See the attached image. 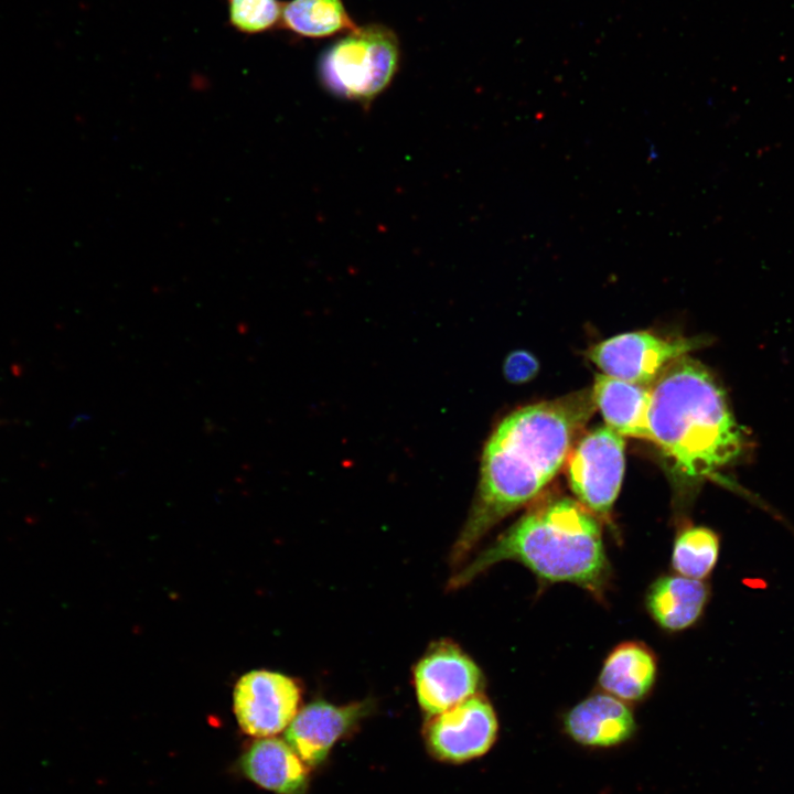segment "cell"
Segmentation results:
<instances>
[{
  "mask_svg": "<svg viewBox=\"0 0 794 794\" xmlns=\"http://www.w3.org/2000/svg\"><path fill=\"white\" fill-rule=\"evenodd\" d=\"M596 408L591 389H582L519 408L497 425L484 447L476 494L450 554L454 568L503 518L538 496L568 460Z\"/></svg>",
  "mask_w": 794,
  "mask_h": 794,
  "instance_id": "6da1fadb",
  "label": "cell"
},
{
  "mask_svg": "<svg viewBox=\"0 0 794 794\" xmlns=\"http://www.w3.org/2000/svg\"><path fill=\"white\" fill-rule=\"evenodd\" d=\"M503 560L519 561L540 579L575 583L599 597L610 575L599 518L566 496L549 497L534 505L463 564L448 588H463Z\"/></svg>",
  "mask_w": 794,
  "mask_h": 794,
  "instance_id": "7a4b0ae2",
  "label": "cell"
},
{
  "mask_svg": "<svg viewBox=\"0 0 794 794\" xmlns=\"http://www.w3.org/2000/svg\"><path fill=\"white\" fill-rule=\"evenodd\" d=\"M648 428L651 441L694 480L712 475L743 447L741 428L721 387L688 355L672 362L651 385Z\"/></svg>",
  "mask_w": 794,
  "mask_h": 794,
  "instance_id": "3957f363",
  "label": "cell"
},
{
  "mask_svg": "<svg viewBox=\"0 0 794 794\" xmlns=\"http://www.w3.org/2000/svg\"><path fill=\"white\" fill-rule=\"evenodd\" d=\"M399 56L398 39L389 28H355L320 55L319 79L336 97L369 101L393 81Z\"/></svg>",
  "mask_w": 794,
  "mask_h": 794,
  "instance_id": "277c9868",
  "label": "cell"
},
{
  "mask_svg": "<svg viewBox=\"0 0 794 794\" xmlns=\"http://www.w3.org/2000/svg\"><path fill=\"white\" fill-rule=\"evenodd\" d=\"M567 475L578 502L598 518L608 519L624 474V440L599 427L579 440L568 457Z\"/></svg>",
  "mask_w": 794,
  "mask_h": 794,
  "instance_id": "5b68a950",
  "label": "cell"
},
{
  "mask_svg": "<svg viewBox=\"0 0 794 794\" xmlns=\"http://www.w3.org/2000/svg\"><path fill=\"white\" fill-rule=\"evenodd\" d=\"M699 344L697 339L663 337L637 331L598 343L588 356L608 376L651 387L672 362L688 355Z\"/></svg>",
  "mask_w": 794,
  "mask_h": 794,
  "instance_id": "8992f818",
  "label": "cell"
},
{
  "mask_svg": "<svg viewBox=\"0 0 794 794\" xmlns=\"http://www.w3.org/2000/svg\"><path fill=\"white\" fill-rule=\"evenodd\" d=\"M414 683L418 702L427 713L438 715L481 693L484 677L457 644H432L417 662Z\"/></svg>",
  "mask_w": 794,
  "mask_h": 794,
  "instance_id": "52a82bcc",
  "label": "cell"
},
{
  "mask_svg": "<svg viewBox=\"0 0 794 794\" xmlns=\"http://www.w3.org/2000/svg\"><path fill=\"white\" fill-rule=\"evenodd\" d=\"M300 699L301 690L294 679L267 669L244 674L233 694L239 727L258 738L286 729L298 712Z\"/></svg>",
  "mask_w": 794,
  "mask_h": 794,
  "instance_id": "ba28073f",
  "label": "cell"
},
{
  "mask_svg": "<svg viewBox=\"0 0 794 794\" xmlns=\"http://www.w3.org/2000/svg\"><path fill=\"white\" fill-rule=\"evenodd\" d=\"M498 722L481 694L432 717L426 738L432 753L446 761L463 762L486 753L494 744Z\"/></svg>",
  "mask_w": 794,
  "mask_h": 794,
  "instance_id": "9c48e42d",
  "label": "cell"
},
{
  "mask_svg": "<svg viewBox=\"0 0 794 794\" xmlns=\"http://www.w3.org/2000/svg\"><path fill=\"white\" fill-rule=\"evenodd\" d=\"M369 701L333 705L316 700L300 709L286 728V740L309 765L325 760L335 742L371 711Z\"/></svg>",
  "mask_w": 794,
  "mask_h": 794,
  "instance_id": "30bf717a",
  "label": "cell"
},
{
  "mask_svg": "<svg viewBox=\"0 0 794 794\" xmlns=\"http://www.w3.org/2000/svg\"><path fill=\"white\" fill-rule=\"evenodd\" d=\"M565 732L588 748H613L630 740L636 730L629 705L605 693L588 696L573 706L564 719Z\"/></svg>",
  "mask_w": 794,
  "mask_h": 794,
  "instance_id": "8fae6325",
  "label": "cell"
},
{
  "mask_svg": "<svg viewBox=\"0 0 794 794\" xmlns=\"http://www.w3.org/2000/svg\"><path fill=\"white\" fill-rule=\"evenodd\" d=\"M591 393L609 428L622 437L652 440L648 428L651 387L599 374Z\"/></svg>",
  "mask_w": 794,
  "mask_h": 794,
  "instance_id": "7c38bea8",
  "label": "cell"
},
{
  "mask_svg": "<svg viewBox=\"0 0 794 794\" xmlns=\"http://www.w3.org/2000/svg\"><path fill=\"white\" fill-rule=\"evenodd\" d=\"M240 768L254 783L278 794H302L308 782L304 762L277 738L255 741L243 754Z\"/></svg>",
  "mask_w": 794,
  "mask_h": 794,
  "instance_id": "4fadbf2b",
  "label": "cell"
},
{
  "mask_svg": "<svg viewBox=\"0 0 794 794\" xmlns=\"http://www.w3.org/2000/svg\"><path fill=\"white\" fill-rule=\"evenodd\" d=\"M708 597L709 588L701 580L666 575L650 587L646 608L659 626L668 631H680L691 626L700 618Z\"/></svg>",
  "mask_w": 794,
  "mask_h": 794,
  "instance_id": "5bb4252c",
  "label": "cell"
},
{
  "mask_svg": "<svg viewBox=\"0 0 794 794\" xmlns=\"http://www.w3.org/2000/svg\"><path fill=\"white\" fill-rule=\"evenodd\" d=\"M657 672L654 653L639 642L615 646L605 658L599 676L602 690L625 701L644 699L651 691Z\"/></svg>",
  "mask_w": 794,
  "mask_h": 794,
  "instance_id": "9a60e30c",
  "label": "cell"
},
{
  "mask_svg": "<svg viewBox=\"0 0 794 794\" xmlns=\"http://www.w3.org/2000/svg\"><path fill=\"white\" fill-rule=\"evenodd\" d=\"M283 25L307 37H326L356 28L342 0H291L282 8Z\"/></svg>",
  "mask_w": 794,
  "mask_h": 794,
  "instance_id": "2e32d148",
  "label": "cell"
},
{
  "mask_svg": "<svg viewBox=\"0 0 794 794\" xmlns=\"http://www.w3.org/2000/svg\"><path fill=\"white\" fill-rule=\"evenodd\" d=\"M718 555L717 534L707 527L689 526L676 536L672 566L680 576L702 580L715 568Z\"/></svg>",
  "mask_w": 794,
  "mask_h": 794,
  "instance_id": "e0dca14e",
  "label": "cell"
},
{
  "mask_svg": "<svg viewBox=\"0 0 794 794\" xmlns=\"http://www.w3.org/2000/svg\"><path fill=\"white\" fill-rule=\"evenodd\" d=\"M230 24L244 33H259L271 29L282 14L278 0H228Z\"/></svg>",
  "mask_w": 794,
  "mask_h": 794,
  "instance_id": "ac0fdd59",
  "label": "cell"
},
{
  "mask_svg": "<svg viewBox=\"0 0 794 794\" xmlns=\"http://www.w3.org/2000/svg\"><path fill=\"white\" fill-rule=\"evenodd\" d=\"M538 369L539 363L537 358L524 350L511 352L503 365L505 378L513 384H523L533 379Z\"/></svg>",
  "mask_w": 794,
  "mask_h": 794,
  "instance_id": "d6986e66",
  "label": "cell"
}]
</instances>
